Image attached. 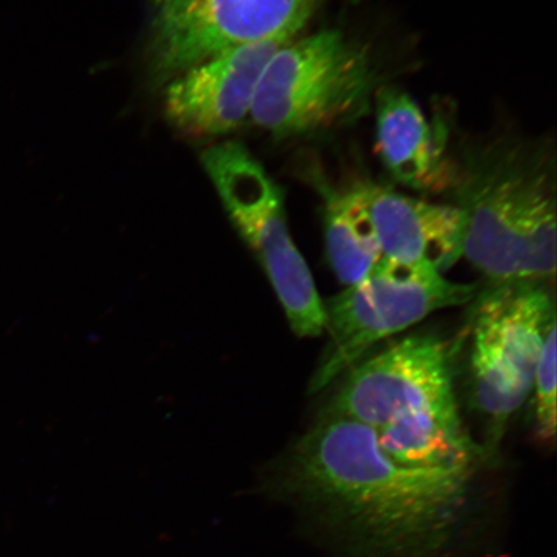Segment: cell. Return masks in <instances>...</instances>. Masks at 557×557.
<instances>
[{
    "label": "cell",
    "instance_id": "13",
    "mask_svg": "<svg viewBox=\"0 0 557 557\" xmlns=\"http://www.w3.org/2000/svg\"><path fill=\"white\" fill-rule=\"evenodd\" d=\"M325 201L326 255L341 283L350 287L373 273L383 261L363 191V183L334 190L317 183Z\"/></svg>",
    "mask_w": 557,
    "mask_h": 557
},
{
    "label": "cell",
    "instance_id": "10",
    "mask_svg": "<svg viewBox=\"0 0 557 557\" xmlns=\"http://www.w3.org/2000/svg\"><path fill=\"white\" fill-rule=\"evenodd\" d=\"M363 191L383 260L428 264L442 273L461 259V209L428 203L372 183H363Z\"/></svg>",
    "mask_w": 557,
    "mask_h": 557
},
{
    "label": "cell",
    "instance_id": "1",
    "mask_svg": "<svg viewBox=\"0 0 557 557\" xmlns=\"http://www.w3.org/2000/svg\"><path fill=\"white\" fill-rule=\"evenodd\" d=\"M472 473L406 468L374 429L324 412L270 466L267 486L311 508L360 557H438L455 537Z\"/></svg>",
    "mask_w": 557,
    "mask_h": 557
},
{
    "label": "cell",
    "instance_id": "8",
    "mask_svg": "<svg viewBox=\"0 0 557 557\" xmlns=\"http://www.w3.org/2000/svg\"><path fill=\"white\" fill-rule=\"evenodd\" d=\"M457 350L455 344L434 334H410L355 364L326 412L374 430L406 417L459 416Z\"/></svg>",
    "mask_w": 557,
    "mask_h": 557
},
{
    "label": "cell",
    "instance_id": "12",
    "mask_svg": "<svg viewBox=\"0 0 557 557\" xmlns=\"http://www.w3.org/2000/svg\"><path fill=\"white\" fill-rule=\"evenodd\" d=\"M374 431L383 451L410 469L475 472L486 457L483 447L466 433L459 416L406 417Z\"/></svg>",
    "mask_w": 557,
    "mask_h": 557
},
{
    "label": "cell",
    "instance_id": "4",
    "mask_svg": "<svg viewBox=\"0 0 557 557\" xmlns=\"http://www.w3.org/2000/svg\"><path fill=\"white\" fill-rule=\"evenodd\" d=\"M471 317L470 386L487 423L493 456L511 416L532 393L546 334L556 323L555 299L543 283L490 284Z\"/></svg>",
    "mask_w": 557,
    "mask_h": 557
},
{
    "label": "cell",
    "instance_id": "3",
    "mask_svg": "<svg viewBox=\"0 0 557 557\" xmlns=\"http://www.w3.org/2000/svg\"><path fill=\"white\" fill-rule=\"evenodd\" d=\"M373 86L364 48L341 32H320L271 58L249 116L276 137L329 129L363 115Z\"/></svg>",
    "mask_w": 557,
    "mask_h": 557
},
{
    "label": "cell",
    "instance_id": "2",
    "mask_svg": "<svg viewBox=\"0 0 557 557\" xmlns=\"http://www.w3.org/2000/svg\"><path fill=\"white\" fill-rule=\"evenodd\" d=\"M463 212L462 256L491 284L553 281L556 198L546 146L499 143L466 156L453 174Z\"/></svg>",
    "mask_w": 557,
    "mask_h": 557
},
{
    "label": "cell",
    "instance_id": "5",
    "mask_svg": "<svg viewBox=\"0 0 557 557\" xmlns=\"http://www.w3.org/2000/svg\"><path fill=\"white\" fill-rule=\"evenodd\" d=\"M203 165L236 232L267 274L298 337L326 331L322 298L289 234L284 198L263 166L239 143L203 152Z\"/></svg>",
    "mask_w": 557,
    "mask_h": 557
},
{
    "label": "cell",
    "instance_id": "6",
    "mask_svg": "<svg viewBox=\"0 0 557 557\" xmlns=\"http://www.w3.org/2000/svg\"><path fill=\"white\" fill-rule=\"evenodd\" d=\"M475 296L476 285L450 282L428 264L383 260L363 281L324 304L331 341L310 380V394L350 371L380 341L437 310L469 304Z\"/></svg>",
    "mask_w": 557,
    "mask_h": 557
},
{
    "label": "cell",
    "instance_id": "14",
    "mask_svg": "<svg viewBox=\"0 0 557 557\" xmlns=\"http://www.w3.org/2000/svg\"><path fill=\"white\" fill-rule=\"evenodd\" d=\"M534 417L535 433L542 443L554 444L556 436V323L543 343L539 364L535 368Z\"/></svg>",
    "mask_w": 557,
    "mask_h": 557
},
{
    "label": "cell",
    "instance_id": "7",
    "mask_svg": "<svg viewBox=\"0 0 557 557\" xmlns=\"http://www.w3.org/2000/svg\"><path fill=\"white\" fill-rule=\"evenodd\" d=\"M319 0H151L149 65L171 81L230 48L297 35Z\"/></svg>",
    "mask_w": 557,
    "mask_h": 557
},
{
    "label": "cell",
    "instance_id": "9",
    "mask_svg": "<svg viewBox=\"0 0 557 557\" xmlns=\"http://www.w3.org/2000/svg\"><path fill=\"white\" fill-rule=\"evenodd\" d=\"M295 38L287 34L230 48L174 76L165 89L166 117L193 136L238 128L250 115L264 67Z\"/></svg>",
    "mask_w": 557,
    "mask_h": 557
},
{
    "label": "cell",
    "instance_id": "11",
    "mask_svg": "<svg viewBox=\"0 0 557 557\" xmlns=\"http://www.w3.org/2000/svg\"><path fill=\"white\" fill-rule=\"evenodd\" d=\"M377 151L392 176L412 189L442 191L455 181L422 110L396 88L377 97Z\"/></svg>",
    "mask_w": 557,
    "mask_h": 557
}]
</instances>
